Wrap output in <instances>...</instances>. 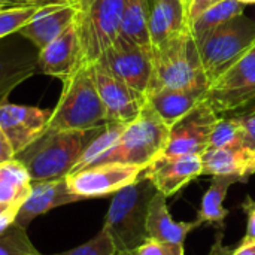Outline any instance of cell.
Here are the masks:
<instances>
[{
    "mask_svg": "<svg viewBox=\"0 0 255 255\" xmlns=\"http://www.w3.org/2000/svg\"><path fill=\"white\" fill-rule=\"evenodd\" d=\"M245 4L238 0H223L215 6L209 7L203 12L193 24H191V34L196 42L205 39L209 33H212L220 25L226 24L227 21L233 19L244 13Z\"/></svg>",
    "mask_w": 255,
    "mask_h": 255,
    "instance_id": "obj_25",
    "label": "cell"
},
{
    "mask_svg": "<svg viewBox=\"0 0 255 255\" xmlns=\"http://www.w3.org/2000/svg\"><path fill=\"white\" fill-rule=\"evenodd\" d=\"M0 255H42L31 244L25 229L12 224L0 233Z\"/></svg>",
    "mask_w": 255,
    "mask_h": 255,
    "instance_id": "obj_29",
    "label": "cell"
},
{
    "mask_svg": "<svg viewBox=\"0 0 255 255\" xmlns=\"http://www.w3.org/2000/svg\"><path fill=\"white\" fill-rule=\"evenodd\" d=\"M223 0H191L190 3V9H188V16H190V25L203 13L206 12L209 7L215 6L217 3H220Z\"/></svg>",
    "mask_w": 255,
    "mask_h": 255,
    "instance_id": "obj_35",
    "label": "cell"
},
{
    "mask_svg": "<svg viewBox=\"0 0 255 255\" xmlns=\"http://www.w3.org/2000/svg\"><path fill=\"white\" fill-rule=\"evenodd\" d=\"M232 146H244V140H242V130L239 124L230 115L226 118H218V121L215 123L211 131L208 149H220V148H232Z\"/></svg>",
    "mask_w": 255,
    "mask_h": 255,
    "instance_id": "obj_28",
    "label": "cell"
},
{
    "mask_svg": "<svg viewBox=\"0 0 255 255\" xmlns=\"http://www.w3.org/2000/svg\"><path fill=\"white\" fill-rule=\"evenodd\" d=\"M143 170L145 169L139 166L103 163L69 173L66 176V182L70 193L81 200L99 199L115 194L131 185L143 175Z\"/></svg>",
    "mask_w": 255,
    "mask_h": 255,
    "instance_id": "obj_9",
    "label": "cell"
},
{
    "mask_svg": "<svg viewBox=\"0 0 255 255\" xmlns=\"http://www.w3.org/2000/svg\"><path fill=\"white\" fill-rule=\"evenodd\" d=\"M118 255H133V253H128V254H118Z\"/></svg>",
    "mask_w": 255,
    "mask_h": 255,
    "instance_id": "obj_46",
    "label": "cell"
},
{
    "mask_svg": "<svg viewBox=\"0 0 255 255\" xmlns=\"http://www.w3.org/2000/svg\"><path fill=\"white\" fill-rule=\"evenodd\" d=\"M52 111L4 102L0 105V127L15 155L37 140L46 130Z\"/></svg>",
    "mask_w": 255,
    "mask_h": 255,
    "instance_id": "obj_13",
    "label": "cell"
},
{
    "mask_svg": "<svg viewBox=\"0 0 255 255\" xmlns=\"http://www.w3.org/2000/svg\"><path fill=\"white\" fill-rule=\"evenodd\" d=\"M57 255H118L115 244L105 227L88 242Z\"/></svg>",
    "mask_w": 255,
    "mask_h": 255,
    "instance_id": "obj_30",
    "label": "cell"
},
{
    "mask_svg": "<svg viewBox=\"0 0 255 255\" xmlns=\"http://www.w3.org/2000/svg\"><path fill=\"white\" fill-rule=\"evenodd\" d=\"M236 182L239 181L233 176H212L211 187L203 194L196 218L200 226H212L218 232H224L226 220L230 214V211L224 206V200L230 187Z\"/></svg>",
    "mask_w": 255,
    "mask_h": 255,
    "instance_id": "obj_23",
    "label": "cell"
},
{
    "mask_svg": "<svg viewBox=\"0 0 255 255\" xmlns=\"http://www.w3.org/2000/svg\"><path fill=\"white\" fill-rule=\"evenodd\" d=\"M190 4L185 0H157L152 1L149 13L151 46H160L191 31Z\"/></svg>",
    "mask_w": 255,
    "mask_h": 255,
    "instance_id": "obj_19",
    "label": "cell"
},
{
    "mask_svg": "<svg viewBox=\"0 0 255 255\" xmlns=\"http://www.w3.org/2000/svg\"><path fill=\"white\" fill-rule=\"evenodd\" d=\"M75 1H76V7L79 9V12H85L94 0H75Z\"/></svg>",
    "mask_w": 255,
    "mask_h": 255,
    "instance_id": "obj_40",
    "label": "cell"
},
{
    "mask_svg": "<svg viewBox=\"0 0 255 255\" xmlns=\"http://www.w3.org/2000/svg\"><path fill=\"white\" fill-rule=\"evenodd\" d=\"M0 3H3V4H6V6H16V4H18L15 0H0Z\"/></svg>",
    "mask_w": 255,
    "mask_h": 255,
    "instance_id": "obj_41",
    "label": "cell"
},
{
    "mask_svg": "<svg viewBox=\"0 0 255 255\" xmlns=\"http://www.w3.org/2000/svg\"><path fill=\"white\" fill-rule=\"evenodd\" d=\"M211 82L203 70L197 43L190 33L152 48V76L148 91L172 88H206Z\"/></svg>",
    "mask_w": 255,
    "mask_h": 255,
    "instance_id": "obj_4",
    "label": "cell"
},
{
    "mask_svg": "<svg viewBox=\"0 0 255 255\" xmlns=\"http://www.w3.org/2000/svg\"><path fill=\"white\" fill-rule=\"evenodd\" d=\"M13 158H15V152H13L6 134L3 133V130L0 127V164H4Z\"/></svg>",
    "mask_w": 255,
    "mask_h": 255,
    "instance_id": "obj_36",
    "label": "cell"
},
{
    "mask_svg": "<svg viewBox=\"0 0 255 255\" xmlns=\"http://www.w3.org/2000/svg\"><path fill=\"white\" fill-rule=\"evenodd\" d=\"M202 155H160L145 170L155 190L166 197L176 194L187 184L202 176Z\"/></svg>",
    "mask_w": 255,
    "mask_h": 255,
    "instance_id": "obj_15",
    "label": "cell"
},
{
    "mask_svg": "<svg viewBox=\"0 0 255 255\" xmlns=\"http://www.w3.org/2000/svg\"><path fill=\"white\" fill-rule=\"evenodd\" d=\"M206 88H161L145 94L146 103L154 109V112L172 127L176 121L185 117L193 108L206 99Z\"/></svg>",
    "mask_w": 255,
    "mask_h": 255,
    "instance_id": "obj_21",
    "label": "cell"
},
{
    "mask_svg": "<svg viewBox=\"0 0 255 255\" xmlns=\"http://www.w3.org/2000/svg\"><path fill=\"white\" fill-rule=\"evenodd\" d=\"M93 73L100 99L106 109L108 123L128 124L136 120L146 105L145 94L120 81L97 63H93Z\"/></svg>",
    "mask_w": 255,
    "mask_h": 255,
    "instance_id": "obj_12",
    "label": "cell"
},
{
    "mask_svg": "<svg viewBox=\"0 0 255 255\" xmlns=\"http://www.w3.org/2000/svg\"><path fill=\"white\" fill-rule=\"evenodd\" d=\"M238 1H241L244 4H255V0H238Z\"/></svg>",
    "mask_w": 255,
    "mask_h": 255,
    "instance_id": "obj_42",
    "label": "cell"
},
{
    "mask_svg": "<svg viewBox=\"0 0 255 255\" xmlns=\"http://www.w3.org/2000/svg\"><path fill=\"white\" fill-rule=\"evenodd\" d=\"M96 63L136 91L146 94L152 76V51L118 36Z\"/></svg>",
    "mask_w": 255,
    "mask_h": 255,
    "instance_id": "obj_10",
    "label": "cell"
},
{
    "mask_svg": "<svg viewBox=\"0 0 255 255\" xmlns=\"http://www.w3.org/2000/svg\"><path fill=\"white\" fill-rule=\"evenodd\" d=\"M79 200H81L79 197L70 193L66 178H58L51 181H31L30 194L19 206L13 224L27 229L34 218L55 208L70 205Z\"/></svg>",
    "mask_w": 255,
    "mask_h": 255,
    "instance_id": "obj_18",
    "label": "cell"
},
{
    "mask_svg": "<svg viewBox=\"0 0 255 255\" xmlns=\"http://www.w3.org/2000/svg\"><path fill=\"white\" fill-rule=\"evenodd\" d=\"M223 233L224 232H218L217 233V238H215V242L209 251L208 255H233V250L226 247L224 242H223Z\"/></svg>",
    "mask_w": 255,
    "mask_h": 255,
    "instance_id": "obj_37",
    "label": "cell"
},
{
    "mask_svg": "<svg viewBox=\"0 0 255 255\" xmlns=\"http://www.w3.org/2000/svg\"><path fill=\"white\" fill-rule=\"evenodd\" d=\"M206 100L218 115L255 103V45L211 84Z\"/></svg>",
    "mask_w": 255,
    "mask_h": 255,
    "instance_id": "obj_8",
    "label": "cell"
},
{
    "mask_svg": "<svg viewBox=\"0 0 255 255\" xmlns=\"http://www.w3.org/2000/svg\"><path fill=\"white\" fill-rule=\"evenodd\" d=\"M155 193L152 182L142 175L136 182L114 194L103 227L111 235L118 254L134 253L148 241V209Z\"/></svg>",
    "mask_w": 255,
    "mask_h": 255,
    "instance_id": "obj_3",
    "label": "cell"
},
{
    "mask_svg": "<svg viewBox=\"0 0 255 255\" xmlns=\"http://www.w3.org/2000/svg\"><path fill=\"white\" fill-rule=\"evenodd\" d=\"M232 117L235 118V121L239 124L242 130L244 146L255 152V105L253 103L250 106L242 108L241 112H236Z\"/></svg>",
    "mask_w": 255,
    "mask_h": 255,
    "instance_id": "obj_31",
    "label": "cell"
},
{
    "mask_svg": "<svg viewBox=\"0 0 255 255\" xmlns=\"http://www.w3.org/2000/svg\"><path fill=\"white\" fill-rule=\"evenodd\" d=\"M79 9L70 1H52L42 4L31 19L16 34L28 40L39 51L58 37L75 19Z\"/></svg>",
    "mask_w": 255,
    "mask_h": 255,
    "instance_id": "obj_16",
    "label": "cell"
},
{
    "mask_svg": "<svg viewBox=\"0 0 255 255\" xmlns=\"http://www.w3.org/2000/svg\"><path fill=\"white\" fill-rule=\"evenodd\" d=\"M241 209L247 214L248 224H247V235L248 238H255V200L251 196H247V199L241 203Z\"/></svg>",
    "mask_w": 255,
    "mask_h": 255,
    "instance_id": "obj_34",
    "label": "cell"
},
{
    "mask_svg": "<svg viewBox=\"0 0 255 255\" xmlns=\"http://www.w3.org/2000/svg\"><path fill=\"white\" fill-rule=\"evenodd\" d=\"M3 7H6V4H3V3H0V9H3Z\"/></svg>",
    "mask_w": 255,
    "mask_h": 255,
    "instance_id": "obj_43",
    "label": "cell"
},
{
    "mask_svg": "<svg viewBox=\"0 0 255 255\" xmlns=\"http://www.w3.org/2000/svg\"><path fill=\"white\" fill-rule=\"evenodd\" d=\"M196 43L203 70L212 84L254 46L255 21L242 13Z\"/></svg>",
    "mask_w": 255,
    "mask_h": 255,
    "instance_id": "obj_6",
    "label": "cell"
},
{
    "mask_svg": "<svg viewBox=\"0 0 255 255\" xmlns=\"http://www.w3.org/2000/svg\"><path fill=\"white\" fill-rule=\"evenodd\" d=\"M152 0H126L120 37L152 51L149 37V13Z\"/></svg>",
    "mask_w": 255,
    "mask_h": 255,
    "instance_id": "obj_24",
    "label": "cell"
},
{
    "mask_svg": "<svg viewBox=\"0 0 255 255\" xmlns=\"http://www.w3.org/2000/svg\"><path fill=\"white\" fill-rule=\"evenodd\" d=\"M82 63L76 21L39 51V70L43 75L60 78L61 81H66Z\"/></svg>",
    "mask_w": 255,
    "mask_h": 255,
    "instance_id": "obj_17",
    "label": "cell"
},
{
    "mask_svg": "<svg viewBox=\"0 0 255 255\" xmlns=\"http://www.w3.org/2000/svg\"><path fill=\"white\" fill-rule=\"evenodd\" d=\"M152 1H157V0H152ZM185 1H187V3H188V4H190V3H191V0H185Z\"/></svg>",
    "mask_w": 255,
    "mask_h": 255,
    "instance_id": "obj_44",
    "label": "cell"
},
{
    "mask_svg": "<svg viewBox=\"0 0 255 255\" xmlns=\"http://www.w3.org/2000/svg\"><path fill=\"white\" fill-rule=\"evenodd\" d=\"M218 118L206 99L200 102L170 127L163 155H202L209 146L211 131Z\"/></svg>",
    "mask_w": 255,
    "mask_h": 255,
    "instance_id": "obj_11",
    "label": "cell"
},
{
    "mask_svg": "<svg viewBox=\"0 0 255 255\" xmlns=\"http://www.w3.org/2000/svg\"><path fill=\"white\" fill-rule=\"evenodd\" d=\"M18 4H45V3H52V1H63V0H15ZM64 1H70L76 6L75 0H64Z\"/></svg>",
    "mask_w": 255,
    "mask_h": 255,
    "instance_id": "obj_39",
    "label": "cell"
},
{
    "mask_svg": "<svg viewBox=\"0 0 255 255\" xmlns=\"http://www.w3.org/2000/svg\"><path fill=\"white\" fill-rule=\"evenodd\" d=\"M108 124L93 63H82L66 81L60 100L52 111L48 130H93Z\"/></svg>",
    "mask_w": 255,
    "mask_h": 255,
    "instance_id": "obj_2",
    "label": "cell"
},
{
    "mask_svg": "<svg viewBox=\"0 0 255 255\" xmlns=\"http://www.w3.org/2000/svg\"><path fill=\"white\" fill-rule=\"evenodd\" d=\"M169 131L170 127L146 103L139 117L126 126L118 142L96 164L121 163L146 169L164 152Z\"/></svg>",
    "mask_w": 255,
    "mask_h": 255,
    "instance_id": "obj_5",
    "label": "cell"
},
{
    "mask_svg": "<svg viewBox=\"0 0 255 255\" xmlns=\"http://www.w3.org/2000/svg\"><path fill=\"white\" fill-rule=\"evenodd\" d=\"M25 42L19 34L18 39L0 40V105L19 84L40 72L39 49Z\"/></svg>",
    "mask_w": 255,
    "mask_h": 255,
    "instance_id": "obj_14",
    "label": "cell"
},
{
    "mask_svg": "<svg viewBox=\"0 0 255 255\" xmlns=\"http://www.w3.org/2000/svg\"><path fill=\"white\" fill-rule=\"evenodd\" d=\"M199 227L200 224L196 220L175 221L169 212L164 194L157 191L151 199L146 220V233L149 239L170 244H184L188 235Z\"/></svg>",
    "mask_w": 255,
    "mask_h": 255,
    "instance_id": "obj_22",
    "label": "cell"
},
{
    "mask_svg": "<svg viewBox=\"0 0 255 255\" xmlns=\"http://www.w3.org/2000/svg\"><path fill=\"white\" fill-rule=\"evenodd\" d=\"M30 190H31V184L16 185L13 182L0 179V205L19 208L24 203V200L28 197Z\"/></svg>",
    "mask_w": 255,
    "mask_h": 255,
    "instance_id": "obj_32",
    "label": "cell"
},
{
    "mask_svg": "<svg viewBox=\"0 0 255 255\" xmlns=\"http://www.w3.org/2000/svg\"><path fill=\"white\" fill-rule=\"evenodd\" d=\"M126 0H94L85 12H78L76 28L84 63H96L117 40Z\"/></svg>",
    "mask_w": 255,
    "mask_h": 255,
    "instance_id": "obj_7",
    "label": "cell"
},
{
    "mask_svg": "<svg viewBox=\"0 0 255 255\" xmlns=\"http://www.w3.org/2000/svg\"><path fill=\"white\" fill-rule=\"evenodd\" d=\"M127 124H123V123H108L105 124L99 131L97 134L90 140V143L85 146V149L82 151L78 163L75 164L73 172H79L82 169H87L90 166H94L99 158H102L120 139V136L123 134L124 128H126Z\"/></svg>",
    "mask_w": 255,
    "mask_h": 255,
    "instance_id": "obj_26",
    "label": "cell"
},
{
    "mask_svg": "<svg viewBox=\"0 0 255 255\" xmlns=\"http://www.w3.org/2000/svg\"><path fill=\"white\" fill-rule=\"evenodd\" d=\"M0 179H1V164H0Z\"/></svg>",
    "mask_w": 255,
    "mask_h": 255,
    "instance_id": "obj_45",
    "label": "cell"
},
{
    "mask_svg": "<svg viewBox=\"0 0 255 255\" xmlns=\"http://www.w3.org/2000/svg\"><path fill=\"white\" fill-rule=\"evenodd\" d=\"M133 255H185V248L184 244H170L148 238Z\"/></svg>",
    "mask_w": 255,
    "mask_h": 255,
    "instance_id": "obj_33",
    "label": "cell"
},
{
    "mask_svg": "<svg viewBox=\"0 0 255 255\" xmlns=\"http://www.w3.org/2000/svg\"><path fill=\"white\" fill-rule=\"evenodd\" d=\"M202 175L233 176L239 182H247L255 175V152L247 146L206 149L202 154Z\"/></svg>",
    "mask_w": 255,
    "mask_h": 255,
    "instance_id": "obj_20",
    "label": "cell"
},
{
    "mask_svg": "<svg viewBox=\"0 0 255 255\" xmlns=\"http://www.w3.org/2000/svg\"><path fill=\"white\" fill-rule=\"evenodd\" d=\"M233 255H255V238L245 236L239 247L233 250Z\"/></svg>",
    "mask_w": 255,
    "mask_h": 255,
    "instance_id": "obj_38",
    "label": "cell"
},
{
    "mask_svg": "<svg viewBox=\"0 0 255 255\" xmlns=\"http://www.w3.org/2000/svg\"><path fill=\"white\" fill-rule=\"evenodd\" d=\"M102 127L93 130H46L15 158L24 164L31 181L66 178Z\"/></svg>",
    "mask_w": 255,
    "mask_h": 255,
    "instance_id": "obj_1",
    "label": "cell"
},
{
    "mask_svg": "<svg viewBox=\"0 0 255 255\" xmlns=\"http://www.w3.org/2000/svg\"><path fill=\"white\" fill-rule=\"evenodd\" d=\"M40 6L42 4H16L0 9V40L10 34H16Z\"/></svg>",
    "mask_w": 255,
    "mask_h": 255,
    "instance_id": "obj_27",
    "label": "cell"
}]
</instances>
